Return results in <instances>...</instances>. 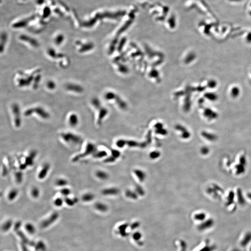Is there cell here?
Wrapping results in <instances>:
<instances>
[{
  "label": "cell",
  "mask_w": 251,
  "mask_h": 251,
  "mask_svg": "<svg viewBox=\"0 0 251 251\" xmlns=\"http://www.w3.org/2000/svg\"><path fill=\"white\" fill-rule=\"evenodd\" d=\"M35 113H36V114L40 117H41V118L44 120L48 119L50 117L49 113H47L46 110H45L43 108L40 107L30 108L27 110L25 112L24 115L26 116H30Z\"/></svg>",
  "instance_id": "4"
},
{
  "label": "cell",
  "mask_w": 251,
  "mask_h": 251,
  "mask_svg": "<svg viewBox=\"0 0 251 251\" xmlns=\"http://www.w3.org/2000/svg\"><path fill=\"white\" fill-rule=\"evenodd\" d=\"M96 176L99 180H106L109 178V175L105 171L102 170H98L96 172Z\"/></svg>",
  "instance_id": "21"
},
{
  "label": "cell",
  "mask_w": 251,
  "mask_h": 251,
  "mask_svg": "<svg viewBox=\"0 0 251 251\" xmlns=\"http://www.w3.org/2000/svg\"><path fill=\"white\" fill-rule=\"evenodd\" d=\"M8 169L6 167H5V165L3 166V176H6L8 174Z\"/></svg>",
  "instance_id": "45"
},
{
  "label": "cell",
  "mask_w": 251,
  "mask_h": 251,
  "mask_svg": "<svg viewBox=\"0 0 251 251\" xmlns=\"http://www.w3.org/2000/svg\"><path fill=\"white\" fill-rule=\"evenodd\" d=\"M67 88L71 91H74L77 93H82L83 91V89L82 87L77 85H74V84H69L67 86Z\"/></svg>",
  "instance_id": "22"
},
{
  "label": "cell",
  "mask_w": 251,
  "mask_h": 251,
  "mask_svg": "<svg viewBox=\"0 0 251 251\" xmlns=\"http://www.w3.org/2000/svg\"><path fill=\"white\" fill-rule=\"evenodd\" d=\"M68 180H66V179L63 178H59L56 179L55 182V184L56 186L57 187H65L68 185Z\"/></svg>",
  "instance_id": "14"
},
{
  "label": "cell",
  "mask_w": 251,
  "mask_h": 251,
  "mask_svg": "<svg viewBox=\"0 0 251 251\" xmlns=\"http://www.w3.org/2000/svg\"><path fill=\"white\" fill-rule=\"evenodd\" d=\"M64 202V199L61 197L56 198L54 201V204L56 207H61Z\"/></svg>",
  "instance_id": "33"
},
{
  "label": "cell",
  "mask_w": 251,
  "mask_h": 251,
  "mask_svg": "<svg viewBox=\"0 0 251 251\" xmlns=\"http://www.w3.org/2000/svg\"><path fill=\"white\" fill-rule=\"evenodd\" d=\"M61 137L65 142L72 145H80L83 142L80 136L71 132L62 133L61 134Z\"/></svg>",
  "instance_id": "1"
},
{
  "label": "cell",
  "mask_w": 251,
  "mask_h": 251,
  "mask_svg": "<svg viewBox=\"0 0 251 251\" xmlns=\"http://www.w3.org/2000/svg\"><path fill=\"white\" fill-rule=\"evenodd\" d=\"M40 190L37 186H34L31 189L30 194L31 196L34 199H37L40 195Z\"/></svg>",
  "instance_id": "25"
},
{
  "label": "cell",
  "mask_w": 251,
  "mask_h": 251,
  "mask_svg": "<svg viewBox=\"0 0 251 251\" xmlns=\"http://www.w3.org/2000/svg\"><path fill=\"white\" fill-rule=\"evenodd\" d=\"M125 194L127 197L134 199V200L137 199V198H138V195H137L136 192H134L131 190H126L125 192Z\"/></svg>",
  "instance_id": "29"
},
{
  "label": "cell",
  "mask_w": 251,
  "mask_h": 251,
  "mask_svg": "<svg viewBox=\"0 0 251 251\" xmlns=\"http://www.w3.org/2000/svg\"><path fill=\"white\" fill-rule=\"evenodd\" d=\"M119 192V190L117 188L112 187V188H108L104 189L102 191V194L104 195L108 196V195H117Z\"/></svg>",
  "instance_id": "13"
},
{
  "label": "cell",
  "mask_w": 251,
  "mask_h": 251,
  "mask_svg": "<svg viewBox=\"0 0 251 251\" xmlns=\"http://www.w3.org/2000/svg\"><path fill=\"white\" fill-rule=\"evenodd\" d=\"M59 217V213L57 212H54L53 213L49 218L42 221L41 224V227L42 228H45L49 227L51 224H53L55 221H57Z\"/></svg>",
  "instance_id": "6"
},
{
  "label": "cell",
  "mask_w": 251,
  "mask_h": 251,
  "mask_svg": "<svg viewBox=\"0 0 251 251\" xmlns=\"http://www.w3.org/2000/svg\"><path fill=\"white\" fill-rule=\"evenodd\" d=\"M37 152L36 150L31 151L28 156L25 158L24 164L28 167H31L34 164V161L37 156Z\"/></svg>",
  "instance_id": "8"
},
{
  "label": "cell",
  "mask_w": 251,
  "mask_h": 251,
  "mask_svg": "<svg viewBox=\"0 0 251 251\" xmlns=\"http://www.w3.org/2000/svg\"><path fill=\"white\" fill-rule=\"evenodd\" d=\"M60 192L61 195L65 197H69L71 193V190L68 187H65L61 188L60 190Z\"/></svg>",
  "instance_id": "30"
},
{
  "label": "cell",
  "mask_w": 251,
  "mask_h": 251,
  "mask_svg": "<svg viewBox=\"0 0 251 251\" xmlns=\"http://www.w3.org/2000/svg\"><path fill=\"white\" fill-rule=\"evenodd\" d=\"M200 152L203 155L208 154V153H209V149L207 147H203L200 149Z\"/></svg>",
  "instance_id": "43"
},
{
  "label": "cell",
  "mask_w": 251,
  "mask_h": 251,
  "mask_svg": "<svg viewBox=\"0 0 251 251\" xmlns=\"http://www.w3.org/2000/svg\"><path fill=\"white\" fill-rule=\"evenodd\" d=\"M176 130L181 132V137L183 139H188L191 137V133L185 127L181 125H177L175 127Z\"/></svg>",
  "instance_id": "9"
},
{
  "label": "cell",
  "mask_w": 251,
  "mask_h": 251,
  "mask_svg": "<svg viewBox=\"0 0 251 251\" xmlns=\"http://www.w3.org/2000/svg\"><path fill=\"white\" fill-rule=\"evenodd\" d=\"M232 94H233V96H238V93H239V90H238V88H237L236 87H235V88H233V89H232Z\"/></svg>",
  "instance_id": "44"
},
{
  "label": "cell",
  "mask_w": 251,
  "mask_h": 251,
  "mask_svg": "<svg viewBox=\"0 0 251 251\" xmlns=\"http://www.w3.org/2000/svg\"><path fill=\"white\" fill-rule=\"evenodd\" d=\"M23 173L21 172L20 170L16 171L14 173V178H15V181L18 184L22 183L23 181Z\"/></svg>",
  "instance_id": "27"
},
{
  "label": "cell",
  "mask_w": 251,
  "mask_h": 251,
  "mask_svg": "<svg viewBox=\"0 0 251 251\" xmlns=\"http://www.w3.org/2000/svg\"><path fill=\"white\" fill-rule=\"evenodd\" d=\"M161 156V153L158 151H153L150 153L149 156L151 159H156Z\"/></svg>",
  "instance_id": "36"
},
{
  "label": "cell",
  "mask_w": 251,
  "mask_h": 251,
  "mask_svg": "<svg viewBox=\"0 0 251 251\" xmlns=\"http://www.w3.org/2000/svg\"><path fill=\"white\" fill-rule=\"evenodd\" d=\"M13 113L14 116V126L17 128H19L22 125V120L20 116V109L17 105H13Z\"/></svg>",
  "instance_id": "5"
},
{
  "label": "cell",
  "mask_w": 251,
  "mask_h": 251,
  "mask_svg": "<svg viewBox=\"0 0 251 251\" xmlns=\"http://www.w3.org/2000/svg\"><path fill=\"white\" fill-rule=\"evenodd\" d=\"M116 158H115V157H113V156L111 155L109 157H108V158H106L105 159L104 161L105 163H113V162H115V161H116Z\"/></svg>",
  "instance_id": "41"
},
{
  "label": "cell",
  "mask_w": 251,
  "mask_h": 251,
  "mask_svg": "<svg viewBox=\"0 0 251 251\" xmlns=\"http://www.w3.org/2000/svg\"><path fill=\"white\" fill-rule=\"evenodd\" d=\"M235 199V194L234 192L232 191H230L228 194V196L227 198V202L226 203V206L227 207H229L230 205H232L234 202Z\"/></svg>",
  "instance_id": "23"
},
{
  "label": "cell",
  "mask_w": 251,
  "mask_h": 251,
  "mask_svg": "<svg viewBox=\"0 0 251 251\" xmlns=\"http://www.w3.org/2000/svg\"><path fill=\"white\" fill-rule=\"evenodd\" d=\"M79 117L75 113H72L69 117V123L71 127L75 128L79 124Z\"/></svg>",
  "instance_id": "11"
},
{
  "label": "cell",
  "mask_w": 251,
  "mask_h": 251,
  "mask_svg": "<svg viewBox=\"0 0 251 251\" xmlns=\"http://www.w3.org/2000/svg\"><path fill=\"white\" fill-rule=\"evenodd\" d=\"M240 251V249H238L235 248V249H233V250H232V251Z\"/></svg>",
  "instance_id": "48"
},
{
  "label": "cell",
  "mask_w": 251,
  "mask_h": 251,
  "mask_svg": "<svg viewBox=\"0 0 251 251\" xmlns=\"http://www.w3.org/2000/svg\"><path fill=\"white\" fill-rule=\"evenodd\" d=\"M50 168L51 166L49 163H45L44 164L37 175V177L39 180H43L46 178L49 172Z\"/></svg>",
  "instance_id": "7"
},
{
  "label": "cell",
  "mask_w": 251,
  "mask_h": 251,
  "mask_svg": "<svg viewBox=\"0 0 251 251\" xmlns=\"http://www.w3.org/2000/svg\"><path fill=\"white\" fill-rule=\"evenodd\" d=\"M97 150V148L94 143L88 142L87 144L84 151L82 153L74 156L72 158V161L73 162H76L83 158L88 157V156H93Z\"/></svg>",
  "instance_id": "2"
},
{
  "label": "cell",
  "mask_w": 251,
  "mask_h": 251,
  "mask_svg": "<svg viewBox=\"0 0 251 251\" xmlns=\"http://www.w3.org/2000/svg\"><path fill=\"white\" fill-rule=\"evenodd\" d=\"M95 196L91 192H86L82 195V200L83 202H92L94 200Z\"/></svg>",
  "instance_id": "19"
},
{
  "label": "cell",
  "mask_w": 251,
  "mask_h": 251,
  "mask_svg": "<svg viewBox=\"0 0 251 251\" xmlns=\"http://www.w3.org/2000/svg\"><path fill=\"white\" fill-rule=\"evenodd\" d=\"M94 208L97 210L101 212H106L108 210V207L106 204L102 202L96 203Z\"/></svg>",
  "instance_id": "20"
},
{
  "label": "cell",
  "mask_w": 251,
  "mask_h": 251,
  "mask_svg": "<svg viewBox=\"0 0 251 251\" xmlns=\"http://www.w3.org/2000/svg\"><path fill=\"white\" fill-rule=\"evenodd\" d=\"M135 192L138 195L140 196H143L145 194V191L143 187L140 186H137L135 187Z\"/></svg>",
  "instance_id": "38"
},
{
  "label": "cell",
  "mask_w": 251,
  "mask_h": 251,
  "mask_svg": "<svg viewBox=\"0 0 251 251\" xmlns=\"http://www.w3.org/2000/svg\"><path fill=\"white\" fill-rule=\"evenodd\" d=\"M19 192L17 189H12L8 194V199L10 201L14 200L18 196Z\"/></svg>",
  "instance_id": "18"
},
{
  "label": "cell",
  "mask_w": 251,
  "mask_h": 251,
  "mask_svg": "<svg viewBox=\"0 0 251 251\" xmlns=\"http://www.w3.org/2000/svg\"><path fill=\"white\" fill-rule=\"evenodd\" d=\"M202 135L204 139H206V140H208L209 142H214L216 140L217 138L215 134L205 131L202 132Z\"/></svg>",
  "instance_id": "12"
},
{
  "label": "cell",
  "mask_w": 251,
  "mask_h": 251,
  "mask_svg": "<svg viewBox=\"0 0 251 251\" xmlns=\"http://www.w3.org/2000/svg\"><path fill=\"white\" fill-rule=\"evenodd\" d=\"M13 224V222L11 220H8L5 222L2 226V229L4 232L9 231L11 227Z\"/></svg>",
  "instance_id": "31"
},
{
  "label": "cell",
  "mask_w": 251,
  "mask_h": 251,
  "mask_svg": "<svg viewBox=\"0 0 251 251\" xmlns=\"http://www.w3.org/2000/svg\"><path fill=\"white\" fill-rule=\"evenodd\" d=\"M155 132L156 133L159 134H160V135H166L167 134V131L166 129L163 128L156 129Z\"/></svg>",
  "instance_id": "40"
},
{
  "label": "cell",
  "mask_w": 251,
  "mask_h": 251,
  "mask_svg": "<svg viewBox=\"0 0 251 251\" xmlns=\"http://www.w3.org/2000/svg\"><path fill=\"white\" fill-rule=\"evenodd\" d=\"M134 173L140 182H143L146 178V174L144 171L140 169H135Z\"/></svg>",
  "instance_id": "15"
},
{
  "label": "cell",
  "mask_w": 251,
  "mask_h": 251,
  "mask_svg": "<svg viewBox=\"0 0 251 251\" xmlns=\"http://www.w3.org/2000/svg\"><path fill=\"white\" fill-rule=\"evenodd\" d=\"M107 155V152L105 150H97L93 155L94 158L96 159H101L105 158Z\"/></svg>",
  "instance_id": "24"
},
{
  "label": "cell",
  "mask_w": 251,
  "mask_h": 251,
  "mask_svg": "<svg viewBox=\"0 0 251 251\" xmlns=\"http://www.w3.org/2000/svg\"><path fill=\"white\" fill-rule=\"evenodd\" d=\"M116 145L119 148H123L126 145V140H118L116 142Z\"/></svg>",
  "instance_id": "42"
},
{
  "label": "cell",
  "mask_w": 251,
  "mask_h": 251,
  "mask_svg": "<svg viewBox=\"0 0 251 251\" xmlns=\"http://www.w3.org/2000/svg\"><path fill=\"white\" fill-rule=\"evenodd\" d=\"M251 241V232H247L240 242V245L245 247Z\"/></svg>",
  "instance_id": "17"
},
{
  "label": "cell",
  "mask_w": 251,
  "mask_h": 251,
  "mask_svg": "<svg viewBox=\"0 0 251 251\" xmlns=\"http://www.w3.org/2000/svg\"><path fill=\"white\" fill-rule=\"evenodd\" d=\"M126 145H127L129 147L131 148H134V147H141V143H140L136 141L133 140H126Z\"/></svg>",
  "instance_id": "28"
},
{
  "label": "cell",
  "mask_w": 251,
  "mask_h": 251,
  "mask_svg": "<svg viewBox=\"0 0 251 251\" xmlns=\"http://www.w3.org/2000/svg\"><path fill=\"white\" fill-rule=\"evenodd\" d=\"M21 222L20 221L17 222L15 223L14 226V231L16 232L17 235L19 236L21 240V245H28L31 246H34L35 247L36 246V242L34 241H31L25 235L24 233H23V232H22L20 230V228L21 227Z\"/></svg>",
  "instance_id": "3"
},
{
  "label": "cell",
  "mask_w": 251,
  "mask_h": 251,
  "mask_svg": "<svg viewBox=\"0 0 251 251\" xmlns=\"http://www.w3.org/2000/svg\"><path fill=\"white\" fill-rule=\"evenodd\" d=\"M216 248V246L215 245H212V246L207 245L199 251H213L215 250Z\"/></svg>",
  "instance_id": "37"
},
{
  "label": "cell",
  "mask_w": 251,
  "mask_h": 251,
  "mask_svg": "<svg viewBox=\"0 0 251 251\" xmlns=\"http://www.w3.org/2000/svg\"><path fill=\"white\" fill-rule=\"evenodd\" d=\"M55 84L53 82H50L48 83V87L51 89L55 88Z\"/></svg>",
  "instance_id": "46"
},
{
  "label": "cell",
  "mask_w": 251,
  "mask_h": 251,
  "mask_svg": "<svg viewBox=\"0 0 251 251\" xmlns=\"http://www.w3.org/2000/svg\"><path fill=\"white\" fill-rule=\"evenodd\" d=\"M25 229L30 234H34L36 232V228L31 223H28L25 226Z\"/></svg>",
  "instance_id": "32"
},
{
  "label": "cell",
  "mask_w": 251,
  "mask_h": 251,
  "mask_svg": "<svg viewBox=\"0 0 251 251\" xmlns=\"http://www.w3.org/2000/svg\"><path fill=\"white\" fill-rule=\"evenodd\" d=\"M64 202L70 207H73L75 204L79 202V200L76 197L70 198L69 197H67L64 198Z\"/></svg>",
  "instance_id": "16"
},
{
  "label": "cell",
  "mask_w": 251,
  "mask_h": 251,
  "mask_svg": "<svg viewBox=\"0 0 251 251\" xmlns=\"http://www.w3.org/2000/svg\"><path fill=\"white\" fill-rule=\"evenodd\" d=\"M35 248V251H45L47 248L46 245L43 241H40L36 243Z\"/></svg>",
  "instance_id": "26"
},
{
  "label": "cell",
  "mask_w": 251,
  "mask_h": 251,
  "mask_svg": "<svg viewBox=\"0 0 251 251\" xmlns=\"http://www.w3.org/2000/svg\"><path fill=\"white\" fill-rule=\"evenodd\" d=\"M111 155L117 159L121 156V153L117 150L113 149L111 150Z\"/></svg>",
  "instance_id": "39"
},
{
  "label": "cell",
  "mask_w": 251,
  "mask_h": 251,
  "mask_svg": "<svg viewBox=\"0 0 251 251\" xmlns=\"http://www.w3.org/2000/svg\"><path fill=\"white\" fill-rule=\"evenodd\" d=\"M237 196H238V203L241 205H243L245 204V199L244 198L242 194V192H241L239 191L238 190L237 191Z\"/></svg>",
  "instance_id": "34"
},
{
  "label": "cell",
  "mask_w": 251,
  "mask_h": 251,
  "mask_svg": "<svg viewBox=\"0 0 251 251\" xmlns=\"http://www.w3.org/2000/svg\"><path fill=\"white\" fill-rule=\"evenodd\" d=\"M206 215L205 213H201L195 214L194 218L197 221H202L205 219Z\"/></svg>",
  "instance_id": "35"
},
{
  "label": "cell",
  "mask_w": 251,
  "mask_h": 251,
  "mask_svg": "<svg viewBox=\"0 0 251 251\" xmlns=\"http://www.w3.org/2000/svg\"><path fill=\"white\" fill-rule=\"evenodd\" d=\"M250 251H251V248H250Z\"/></svg>",
  "instance_id": "49"
},
{
  "label": "cell",
  "mask_w": 251,
  "mask_h": 251,
  "mask_svg": "<svg viewBox=\"0 0 251 251\" xmlns=\"http://www.w3.org/2000/svg\"><path fill=\"white\" fill-rule=\"evenodd\" d=\"M213 225H214V221L213 219H210L200 224L198 227V228L200 231H204L211 228V227H213Z\"/></svg>",
  "instance_id": "10"
},
{
  "label": "cell",
  "mask_w": 251,
  "mask_h": 251,
  "mask_svg": "<svg viewBox=\"0 0 251 251\" xmlns=\"http://www.w3.org/2000/svg\"><path fill=\"white\" fill-rule=\"evenodd\" d=\"M247 197L251 200V192H249L248 194H247Z\"/></svg>",
  "instance_id": "47"
}]
</instances>
